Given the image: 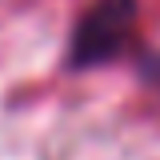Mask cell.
I'll return each instance as SVG.
<instances>
[{
    "label": "cell",
    "mask_w": 160,
    "mask_h": 160,
    "mask_svg": "<svg viewBox=\"0 0 160 160\" xmlns=\"http://www.w3.org/2000/svg\"><path fill=\"white\" fill-rule=\"evenodd\" d=\"M148 8L144 0H92L76 20L68 68H100L140 52Z\"/></svg>",
    "instance_id": "1"
},
{
    "label": "cell",
    "mask_w": 160,
    "mask_h": 160,
    "mask_svg": "<svg viewBox=\"0 0 160 160\" xmlns=\"http://www.w3.org/2000/svg\"><path fill=\"white\" fill-rule=\"evenodd\" d=\"M140 76H144V88L156 92V100H160V56H144L140 60Z\"/></svg>",
    "instance_id": "2"
}]
</instances>
